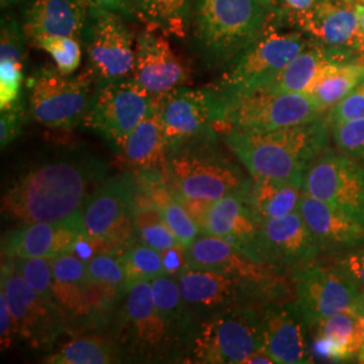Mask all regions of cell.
Returning <instances> with one entry per match:
<instances>
[{
    "mask_svg": "<svg viewBox=\"0 0 364 364\" xmlns=\"http://www.w3.org/2000/svg\"><path fill=\"white\" fill-rule=\"evenodd\" d=\"M107 165L92 156H61L19 176L1 200V208L23 223L66 221L81 215L105 181Z\"/></svg>",
    "mask_w": 364,
    "mask_h": 364,
    "instance_id": "obj_1",
    "label": "cell"
},
{
    "mask_svg": "<svg viewBox=\"0 0 364 364\" xmlns=\"http://www.w3.org/2000/svg\"><path fill=\"white\" fill-rule=\"evenodd\" d=\"M326 115L313 122L267 132L224 131V144L252 178L302 185L314 159L329 147Z\"/></svg>",
    "mask_w": 364,
    "mask_h": 364,
    "instance_id": "obj_2",
    "label": "cell"
},
{
    "mask_svg": "<svg viewBox=\"0 0 364 364\" xmlns=\"http://www.w3.org/2000/svg\"><path fill=\"white\" fill-rule=\"evenodd\" d=\"M275 22L273 14L259 37L231 60L220 77L207 87L215 105V126L230 105L267 88L312 42L302 31L281 30Z\"/></svg>",
    "mask_w": 364,
    "mask_h": 364,
    "instance_id": "obj_3",
    "label": "cell"
},
{
    "mask_svg": "<svg viewBox=\"0 0 364 364\" xmlns=\"http://www.w3.org/2000/svg\"><path fill=\"white\" fill-rule=\"evenodd\" d=\"M115 316V340L124 358L146 363L188 358V347L156 309L150 281L129 285Z\"/></svg>",
    "mask_w": 364,
    "mask_h": 364,
    "instance_id": "obj_4",
    "label": "cell"
},
{
    "mask_svg": "<svg viewBox=\"0 0 364 364\" xmlns=\"http://www.w3.org/2000/svg\"><path fill=\"white\" fill-rule=\"evenodd\" d=\"M269 13L260 0H196L193 37L201 58L227 65L259 37Z\"/></svg>",
    "mask_w": 364,
    "mask_h": 364,
    "instance_id": "obj_5",
    "label": "cell"
},
{
    "mask_svg": "<svg viewBox=\"0 0 364 364\" xmlns=\"http://www.w3.org/2000/svg\"><path fill=\"white\" fill-rule=\"evenodd\" d=\"M262 306H236L201 320L188 359L192 363H243L263 347Z\"/></svg>",
    "mask_w": 364,
    "mask_h": 364,
    "instance_id": "obj_6",
    "label": "cell"
},
{
    "mask_svg": "<svg viewBox=\"0 0 364 364\" xmlns=\"http://www.w3.org/2000/svg\"><path fill=\"white\" fill-rule=\"evenodd\" d=\"M326 114L311 93L259 91L230 105L215 129L267 132L305 124Z\"/></svg>",
    "mask_w": 364,
    "mask_h": 364,
    "instance_id": "obj_7",
    "label": "cell"
},
{
    "mask_svg": "<svg viewBox=\"0 0 364 364\" xmlns=\"http://www.w3.org/2000/svg\"><path fill=\"white\" fill-rule=\"evenodd\" d=\"M92 82L88 72L70 76L58 69L41 68L27 80L31 115L46 127L75 129L90 109L95 92Z\"/></svg>",
    "mask_w": 364,
    "mask_h": 364,
    "instance_id": "obj_8",
    "label": "cell"
},
{
    "mask_svg": "<svg viewBox=\"0 0 364 364\" xmlns=\"http://www.w3.org/2000/svg\"><path fill=\"white\" fill-rule=\"evenodd\" d=\"M138 183L132 176L107 178L88 198L81 212V234L122 252L131 243Z\"/></svg>",
    "mask_w": 364,
    "mask_h": 364,
    "instance_id": "obj_9",
    "label": "cell"
},
{
    "mask_svg": "<svg viewBox=\"0 0 364 364\" xmlns=\"http://www.w3.org/2000/svg\"><path fill=\"white\" fill-rule=\"evenodd\" d=\"M164 181L185 200L216 201L225 196L246 192L251 178L231 161L218 156L177 153L164 165Z\"/></svg>",
    "mask_w": 364,
    "mask_h": 364,
    "instance_id": "obj_10",
    "label": "cell"
},
{
    "mask_svg": "<svg viewBox=\"0 0 364 364\" xmlns=\"http://www.w3.org/2000/svg\"><path fill=\"white\" fill-rule=\"evenodd\" d=\"M153 105V95L135 81L123 78L100 84L93 92L84 124L117 150H123Z\"/></svg>",
    "mask_w": 364,
    "mask_h": 364,
    "instance_id": "obj_11",
    "label": "cell"
},
{
    "mask_svg": "<svg viewBox=\"0 0 364 364\" xmlns=\"http://www.w3.org/2000/svg\"><path fill=\"white\" fill-rule=\"evenodd\" d=\"M188 267L210 269L240 278L264 290L274 302L294 299L293 281L285 272L248 257L231 242L212 235L198 236L186 247Z\"/></svg>",
    "mask_w": 364,
    "mask_h": 364,
    "instance_id": "obj_12",
    "label": "cell"
},
{
    "mask_svg": "<svg viewBox=\"0 0 364 364\" xmlns=\"http://www.w3.org/2000/svg\"><path fill=\"white\" fill-rule=\"evenodd\" d=\"M1 290L13 317L15 338L34 350H49L68 326V317L53 301L45 299L27 284L13 266L3 259Z\"/></svg>",
    "mask_w": 364,
    "mask_h": 364,
    "instance_id": "obj_13",
    "label": "cell"
},
{
    "mask_svg": "<svg viewBox=\"0 0 364 364\" xmlns=\"http://www.w3.org/2000/svg\"><path fill=\"white\" fill-rule=\"evenodd\" d=\"M302 192L364 225V165L326 147L305 174Z\"/></svg>",
    "mask_w": 364,
    "mask_h": 364,
    "instance_id": "obj_14",
    "label": "cell"
},
{
    "mask_svg": "<svg viewBox=\"0 0 364 364\" xmlns=\"http://www.w3.org/2000/svg\"><path fill=\"white\" fill-rule=\"evenodd\" d=\"M294 302L309 328L333 314L351 311L360 290L332 263H308L290 273Z\"/></svg>",
    "mask_w": 364,
    "mask_h": 364,
    "instance_id": "obj_15",
    "label": "cell"
},
{
    "mask_svg": "<svg viewBox=\"0 0 364 364\" xmlns=\"http://www.w3.org/2000/svg\"><path fill=\"white\" fill-rule=\"evenodd\" d=\"M176 278L182 297L198 321L236 306H263L274 302L260 287L210 269L186 267Z\"/></svg>",
    "mask_w": 364,
    "mask_h": 364,
    "instance_id": "obj_16",
    "label": "cell"
},
{
    "mask_svg": "<svg viewBox=\"0 0 364 364\" xmlns=\"http://www.w3.org/2000/svg\"><path fill=\"white\" fill-rule=\"evenodd\" d=\"M168 150L178 153L213 135L216 112L208 90L177 87L154 96Z\"/></svg>",
    "mask_w": 364,
    "mask_h": 364,
    "instance_id": "obj_17",
    "label": "cell"
},
{
    "mask_svg": "<svg viewBox=\"0 0 364 364\" xmlns=\"http://www.w3.org/2000/svg\"><path fill=\"white\" fill-rule=\"evenodd\" d=\"M91 16L87 28V72L97 85L132 77L135 46L122 16L108 11H91Z\"/></svg>",
    "mask_w": 364,
    "mask_h": 364,
    "instance_id": "obj_18",
    "label": "cell"
},
{
    "mask_svg": "<svg viewBox=\"0 0 364 364\" xmlns=\"http://www.w3.org/2000/svg\"><path fill=\"white\" fill-rule=\"evenodd\" d=\"M259 259L282 272H294L318 258L321 250L299 210L262 221L258 240Z\"/></svg>",
    "mask_w": 364,
    "mask_h": 364,
    "instance_id": "obj_19",
    "label": "cell"
},
{
    "mask_svg": "<svg viewBox=\"0 0 364 364\" xmlns=\"http://www.w3.org/2000/svg\"><path fill=\"white\" fill-rule=\"evenodd\" d=\"M263 321V348L275 363H313L309 326L294 299L270 302L260 308Z\"/></svg>",
    "mask_w": 364,
    "mask_h": 364,
    "instance_id": "obj_20",
    "label": "cell"
},
{
    "mask_svg": "<svg viewBox=\"0 0 364 364\" xmlns=\"http://www.w3.org/2000/svg\"><path fill=\"white\" fill-rule=\"evenodd\" d=\"M287 22L316 43L348 48L364 57V34L351 0H321Z\"/></svg>",
    "mask_w": 364,
    "mask_h": 364,
    "instance_id": "obj_21",
    "label": "cell"
},
{
    "mask_svg": "<svg viewBox=\"0 0 364 364\" xmlns=\"http://www.w3.org/2000/svg\"><path fill=\"white\" fill-rule=\"evenodd\" d=\"M132 78L156 96L182 87L191 80V75L169 42L147 30L136 38Z\"/></svg>",
    "mask_w": 364,
    "mask_h": 364,
    "instance_id": "obj_22",
    "label": "cell"
},
{
    "mask_svg": "<svg viewBox=\"0 0 364 364\" xmlns=\"http://www.w3.org/2000/svg\"><path fill=\"white\" fill-rule=\"evenodd\" d=\"M247 191L213 201L203 220L201 231L231 242L248 257L262 262L258 254L262 221L248 203Z\"/></svg>",
    "mask_w": 364,
    "mask_h": 364,
    "instance_id": "obj_23",
    "label": "cell"
},
{
    "mask_svg": "<svg viewBox=\"0 0 364 364\" xmlns=\"http://www.w3.org/2000/svg\"><path fill=\"white\" fill-rule=\"evenodd\" d=\"M299 212L321 254L338 258L364 246V225L324 201L304 193Z\"/></svg>",
    "mask_w": 364,
    "mask_h": 364,
    "instance_id": "obj_24",
    "label": "cell"
},
{
    "mask_svg": "<svg viewBox=\"0 0 364 364\" xmlns=\"http://www.w3.org/2000/svg\"><path fill=\"white\" fill-rule=\"evenodd\" d=\"M81 234V215L70 220L23 223L6 235L1 254L6 258H48L70 251Z\"/></svg>",
    "mask_w": 364,
    "mask_h": 364,
    "instance_id": "obj_25",
    "label": "cell"
},
{
    "mask_svg": "<svg viewBox=\"0 0 364 364\" xmlns=\"http://www.w3.org/2000/svg\"><path fill=\"white\" fill-rule=\"evenodd\" d=\"M364 61V57L348 48H333L311 42L281 72L273 82L262 91L274 93H308L316 80L335 65Z\"/></svg>",
    "mask_w": 364,
    "mask_h": 364,
    "instance_id": "obj_26",
    "label": "cell"
},
{
    "mask_svg": "<svg viewBox=\"0 0 364 364\" xmlns=\"http://www.w3.org/2000/svg\"><path fill=\"white\" fill-rule=\"evenodd\" d=\"M90 7L81 0H31L25 9L23 28L27 38L75 37L88 28Z\"/></svg>",
    "mask_w": 364,
    "mask_h": 364,
    "instance_id": "obj_27",
    "label": "cell"
},
{
    "mask_svg": "<svg viewBox=\"0 0 364 364\" xmlns=\"http://www.w3.org/2000/svg\"><path fill=\"white\" fill-rule=\"evenodd\" d=\"M313 356L326 362H358L364 343L363 328L355 309L333 314L311 326Z\"/></svg>",
    "mask_w": 364,
    "mask_h": 364,
    "instance_id": "obj_28",
    "label": "cell"
},
{
    "mask_svg": "<svg viewBox=\"0 0 364 364\" xmlns=\"http://www.w3.org/2000/svg\"><path fill=\"white\" fill-rule=\"evenodd\" d=\"M122 153L129 165L142 171H154L156 168H164L166 164L169 150L154 96L149 114L132 131Z\"/></svg>",
    "mask_w": 364,
    "mask_h": 364,
    "instance_id": "obj_29",
    "label": "cell"
},
{
    "mask_svg": "<svg viewBox=\"0 0 364 364\" xmlns=\"http://www.w3.org/2000/svg\"><path fill=\"white\" fill-rule=\"evenodd\" d=\"M156 309L169 323L173 331L188 347V353L195 336L198 318L183 299L177 278L173 275H159L150 281Z\"/></svg>",
    "mask_w": 364,
    "mask_h": 364,
    "instance_id": "obj_30",
    "label": "cell"
},
{
    "mask_svg": "<svg viewBox=\"0 0 364 364\" xmlns=\"http://www.w3.org/2000/svg\"><path fill=\"white\" fill-rule=\"evenodd\" d=\"M302 195V185L299 183L252 177L247 191L248 203L260 221L297 212Z\"/></svg>",
    "mask_w": 364,
    "mask_h": 364,
    "instance_id": "obj_31",
    "label": "cell"
},
{
    "mask_svg": "<svg viewBox=\"0 0 364 364\" xmlns=\"http://www.w3.org/2000/svg\"><path fill=\"white\" fill-rule=\"evenodd\" d=\"M124 360L115 338L84 336L65 343L42 362L50 364H112Z\"/></svg>",
    "mask_w": 364,
    "mask_h": 364,
    "instance_id": "obj_32",
    "label": "cell"
},
{
    "mask_svg": "<svg viewBox=\"0 0 364 364\" xmlns=\"http://www.w3.org/2000/svg\"><path fill=\"white\" fill-rule=\"evenodd\" d=\"M132 6L144 23L177 38L186 36L189 0H132Z\"/></svg>",
    "mask_w": 364,
    "mask_h": 364,
    "instance_id": "obj_33",
    "label": "cell"
},
{
    "mask_svg": "<svg viewBox=\"0 0 364 364\" xmlns=\"http://www.w3.org/2000/svg\"><path fill=\"white\" fill-rule=\"evenodd\" d=\"M364 78V61L335 65L316 80L308 93L329 111Z\"/></svg>",
    "mask_w": 364,
    "mask_h": 364,
    "instance_id": "obj_34",
    "label": "cell"
},
{
    "mask_svg": "<svg viewBox=\"0 0 364 364\" xmlns=\"http://www.w3.org/2000/svg\"><path fill=\"white\" fill-rule=\"evenodd\" d=\"M129 285L151 281L165 274L162 254L141 242H131L120 252Z\"/></svg>",
    "mask_w": 364,
    "mask_h": 364,
    "instance_id": "obj_35",
    "label": "cell"
},
{
    "mask_svg": "<svg viewBox=\"0 0 364 364\" xmlns=\"http://www.w3.org/2000/svg\"><path fill=\"white\" fill-rule=\"evenodd\" d=\"M4 260H7L13 266L14 270L16 273L21 274L27 284L36 291H38L41 296L55 302L54 296H53L52 259H48V258H6Z\"/></svg>",
    "mask_w": 364,
    "mask_h": 364,
    "instance_id": "obj_36",
    "label": "cell"
},
{
    "mask_svg": "<svg viewBox=\"0 0 364 364\" xmlns=\"http://www.w3.org/2000/svg\"><path fill=\"white\" fill-rule=\"evenodd\" d=\"M87 281L105 284L126 291L129 282L120 259V252H100L87 262Z\"/></svg>",
    "mask_w": 364,
    "mask_h": 364,
    "instance_id": "obj_37",
    "label": "cell"
},
{
    "mask_svg": "<svg viewBox=\"0 0 364 364\" xmlns=\"http://www.w3.org/2000/svg\"><path fill=\"white\" fill-rule=\"evenodd\" d=\"M33 43L50 54L57 69L64 75H72L81 64V46L75 37H41Z\"/></svg>",
    "mask_w": 364,
    "mask_h": 364,
    "instance_id": "obj_38",
    "label": "cell"
},
{
    "mask_svg": "<svg viewBox=\"0 0 364 364\" xmlns=\"http://www.w3.org/2000/svg\"><path fill=\"white\" fill-rule=\"evenodd\" d=\"M331 129L338 151L364 165V117L335 124Z\"/></svg>",
    "mask_w": 364,
    "mask_h": 364,
    "instance_id": "obj_39",
    "label": "cell"
},
{
    "mask_svg": "<svg viewBox=\"0 0 364 364\" xmlns=\"http://www.w3.org/2000/svg\"><path fill=\"white\" fill-rule=\"evenodd\" d=\"M23 81V64L0 60V109L15 105L21 97Z\"/></svg>",
    "mask_w": 364,
    "mask_h": 364,
    "instance_id": "obj_40",
    "label": "cell"
},
{
    "mask_svg": "<svg viewBox=\"0 0 364 364\" xmlns=\"http://www.w3.org/2000/svg\"><path fill=\"white\" fill-rule=\"evenodd\" d=\"M328 122L332 126L344 122L364 117V78L338 105H333L328 114Z\"/></svg>",
    "mask_w": 364,
    "mask_h": 364,
    "instance_id": "obj_41",
    "label": "cell"
},
{
    "mask_svg": "<svg viewBox=\"0 0 364 364\" xmlns=\"http://www.w3.org/2000/svg\"><path fill=\"white\" fill-rule=\"evenodd\" d=\"M135 234L138 236V242L144 243L149 247L154 248L159 252L168 251L170 248L177 247V246H183L164 220L144 225L138 228Z\"/></svg>",
    "mask_w": 364,
    "mask_h": 364,
    "instance_id": "obj_42",
    "label": "cell"
},
{
    "mask_svg": "<svg viewBox=\"0 0 364 364\" xmlns=\"http://www.w3.org/2000/svg\"><path fill=\"white\" fill-rule=\"evenodd\" d=\"M25 119H26V108L23 105L22 97L11 107L1 109V117H0V144H1V147L11 144L14 139L21 134Z\"/></svg>",
    "mask_w": 364,
    "mask_h": 364,
    "instance_id": "obj_43",
    "label": "cell"
},
{
    "mask_svg": "<svg viewBox=\"0 0 364 364\" xmlns=\"http://www.w3.org/2000/svg\"><path fill=\"white\" fill-rule=\"evenodd\" d=\"M333 263L359 290L364 289V246L335 258Z\"/></svg>",
    "mask_w": 364,
    "mask_h": 364,
    "instance_id": "obj_44",
    "label": "cell"
},
{
    "mask_svg": "<svg viewBox=\"0 0 364 364\" xmlns=\"http://www.w3.org/2000/svg\"><path fill=\"white\" fill-rule=\"evenodd\" d=\"M321 0H272L270 13L277 15L281 21H289L290 18L306 13Z\"/></svg>",
    "mask_w": 364,
    "mask_h": 364,
    "instance_id": "obj_45",
    "label": "cell"
},
{
    "mask_svg": "<svg viewBox=\"0 0 364 364\" xmlns=\"http://www.w3.org/2000/svg\"><path fill=\"white\" fill-rule=\"evenodd\" d=\"M15 332H14L13 317L10 312L9 301L4 291H0V344L1 350H9L13 346Z\"/></svg>",
    "mask_w": 364,
    "mask_h": 364,
    "instance_id": "obj_46",
    "label": "cell"
},
{
    "mask_svg": "<svg viewBox=\"0 0 364 364\" xmlns=\"http://www.w3.org/2000/svg\"><path fill=\"white\" fill-rule=\"evenodd\" d=\"M161 254H162V259H164L165 274L177 277L188 267L185 246L170 248L168 251H164Z\"/></svg>",
    "mask_w": 364,
    "mask_h": 364,
    "instance_id": "obj_47",
    "label": "cell"
},
{
    "mask_svg": "<svg viewBox=\"0 0 364 364\" xmlns=\"http://www.w3.org/2000/svg\"><path fill=\"white\" fill-rule=\"evenodd\" d=\"M91 11H108L119 15H135L132 0H81Z\"/></svg>",
    "mask_w": 364,
    "mask_h": 364,
    "instance_id": "obj_48",
    "label": "cell"
},
{
    "mask_svg": "<svg viewBox=\"0 0 364 364\" xmlns=\"http://www.w3.org/2000/svg\"><path fill=\"white\" fill-rule=\"evenodd\" d=\"M273 358L270 356V353L266 351L263 347L259 348L258 351L254 352L252 355H250L247 359L243 362V364H273Z\"/></svg>",
    "mask_w": 364,
    "mask_h": 364,
    "instance_id": "obj_49",
    "label": "cell"
},
{
    "mask_svg": "<svg viewBox=\"0 0 364 364\" xmlns=\"http://www.w3.org/2000/svg\"><path fill=\"white\" fill-rule=\"evenodd\" d=\"M355 10L358 13V18H359V26H360V31L364 34V0H352Z\"/></svg>",
    "mask_w": 364,
    "mask_h": 364,
    "instance_id": "obj_50",
    "label": "cell"
},
{
    "mask_svg": "<svg viewBox=\"0 0 364 364\" xmlns=\"http://www.w3.org/2000/svg\"><path fill=\"white\" fill-rule=\"evenodd\" d=\"M355 309V312L358 313V316H359V318H360V323H362V328H363V335H364V302L362 299H358V304H356V306L353 308Z\"/></svg>",
    "mask_w": 364,
    "mask_h": 364,
    "instance_id": "obj_51",
    "label": "cell"
},
{
    "mask_svg": "<svg viewBox=\"0 0 364 364\" xmlns=\"http://www.w3.org/2000/svg\"><path fill=\"white\" fill-rule=\"evenodd\" d=\"M18 0H0V4H1V9H6V7H10L13 6L14 3H16Z\"/></svg>",
    "mask_w": 364,
    "mask_h": 364,
    "instance_id": "obj_52",
    "label": "cell"
},
{
    "mask_svg": "<svg viewBox=\"0 0 364 364\" xmlns=\"http://www.w3.org/2000/svg\"><path fill=\"white\" fill-rule=\"evenodd\" d=\"M267 9H269V11H270V9H272V0H260Z\"/></svg>",
    "mask_w": 364,
    "mask_h": 364,
    "instance_id": "obj_53",
    "label": "cell"
},
{
    "mask_svg": "<svg viewBox=\"0 0 364 364\" xmlns=\"http://www.w3.org/2000/svg\"><path fill=\"white\" fill-rule=\"evenodd\" d=\"M359 299H362V301H363V302H364V289H362V290H360V294H359Z\"/></svg>",
    "mask_w": 364,
    "mask_h": 364,
    "instance_id": "obj_54",
    "label": "cell"
},
{
    "mask_svg": "<svg viewBox=\"0 0 364 364\" xmlns=\"http://www.w3.org/2000/svg\"><path fill=\"white\" fill-rule=\"evenodd\" d=\"M351 1H352V0H351Z\"/></svg>",
    "mask_w": 364,
    "mask_h": 364,
    "instance_id": "obj_55",
    "label": "cell"
}]
</instances>
